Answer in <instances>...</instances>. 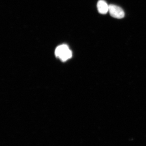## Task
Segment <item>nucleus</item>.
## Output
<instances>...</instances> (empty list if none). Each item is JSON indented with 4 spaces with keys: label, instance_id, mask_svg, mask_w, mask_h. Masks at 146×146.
Here are the masks:
<instances>
[{
    "label": "nucleus",
    "instance_id": "1",
    "mask_svg": "<svg viewBox=\"0 0 146 146\" xmlns=\"http://www.w3.org/2000/svg\"><path fill=\"white\" fill-rule=\"evenodd\" d=\"M55 54L56 57L62 61H67L72 56V51L68 46L65 44L58 46L55 51Z\"/></svg>",
    "mask_w": 146,
    "mask_h": 146
},
{
    "label": "nucleus",
    "instance_id": "2",
    "mask_svg": "<svg viewBox=\"0 0 146 146\" xmlns=\"http://www.w3.org/2000/svg\"><path fill=\"white\" fill-rule=\"evenodd\" d=\"M109 12L111 16L114 18L121 19L125 16L124 11L122 9L114 5H109Z\"/></svg>",
    "mask_w": 146,
    "mask_h": 146
},
{
    "label": "nucleus",
    "instance_id": "3",
    "mask_svg": "<svg viewBox=\"0 0 146 146\" xmlns=\"http://www.w3.org/2000/svg\"><path fill=\"white\" fill-rule=\"evenodd\" d=\"M97 8L101 14H106L109 11V5L104 0H100L97 4Z\"/></svg>",
    "mask_w": 146,
    "mask_h": 146
}]
</instances>
